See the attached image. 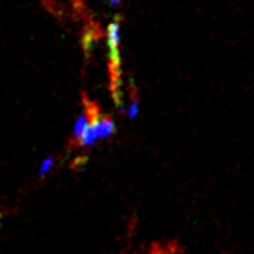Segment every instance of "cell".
<instances>
[{
  "label": "cell",
  "mask_w": 254,
  "mask_h": 254,
  "mask_svg": "<svg viewBox=\"0 0 254 254\" xmlns=\"http://www.w3.org/2000/svg\"><path fill=\"white\" fill-rule=\"evenodd\" d=\"M119 42H121V24L116 19L108 26V49H110V60H111V71L113 81L119 82Z\"/></svg>",
  "instance_id": "2"
},
{
  "label": "cell",
  "mask_w": 254,
  "mask_h": 254,
  "mask_svg": "<svg viewBox=\"0 0 254 254\" xmlns=\"http://www.w3.org/2000/svg\"><path fill=\"white\" fill-rule=\"evenodd\" d=\"M116 130V124L111 118H106L103 115H100L98 111H95L89 127L82 133V137L77 140V143L81 146H92L102 140L111 137Z\"/></svg>",
  "instance_id": "1"
},
{
  "label": "cell",
  "mask_w": 254,
  "mask_h": 254,
  "mask_svg": "<svg viewBox=\"0 0 254 254\" xmlns=\"http://www.w3.org/2000/svg\"><path fill=\"white\" fill-rule=\"evenodd\" d=\"M95 111L97 110H90V108H87L81 116H79L77 119H76V123H74V126H72V138L77 140L82 137V133L85 132V129L89 127V124H90V121H92V118H93V115H95Z\"/></svg>",
  "instance_id": "3"
},
{
  "label": "cell",
  "mask_w": 254,
  "mask_h": 254,
  "mask_svg": "<svg viewBox=\"0 0 254 254\" xmlns=\"http://www.w3.org/2000/svg\"><path fill=\"white\" fill-rule=\"evenodd\" d=\"M53 166H55V158H53V156L45 158L42 161V164L39 166V177H45L47 174L53 169Z\"/></svg>",
  "instance_id": "4"
},
{
  "label": "cell",
  "mask_w": 254,
  "mask_h": 254,
  "mask_svg": "<svg viewBox=\"0 0 254 254\" xmlns=\"http://www.w3.org/2000/svg\"><path fill=\"white\" fill-rule=\"evenodd\" d=\"M119 2H121V0H110L111 5H119Z\"/></svg>",
  "instance_id": "5"
}]
</instances>
